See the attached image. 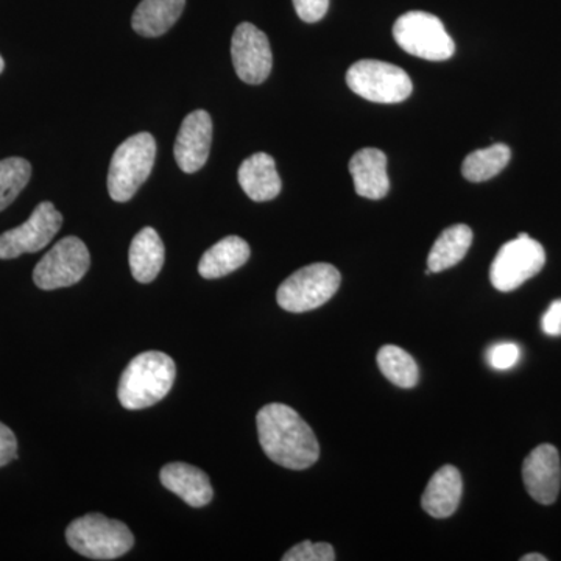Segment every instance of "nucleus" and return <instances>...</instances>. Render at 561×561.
I'll list each match as a JSON object with an SVG mask.
<instances>
[{
  "label": "nucleus",
  "instance_id": "obj_12",
  "mask_svg": "<svg viewBox=\"0 0 561 561\" xmlns=\"http://www.w3.org/2000/svg\"><path fill=\"white\" fill-rule=\"evenodd\" d=\"M210 142H213V121L209 114L205 110L192 111L181 124L175 149H173L181 171L186 173L201 171L208 161Z\"/></svg>",
  "mask_w": 561,
  "mask_h": 561
},
{
  "label": "nucleus",
  "instance_id": "obj_3",
  "mask_svg": "<svg viewBox=\"0 0 561 561\" xmlns=\"http://www.w3.org/2000/svg\"><path fill=\"white\" fill-rule=\"evenodd\" d=\"M66 541L73 551L91 560H114L130 552L135 537L127 524L90 513L69 524Z\"/></svg>",
  "mask_w": 561,
  "mask_h": 561
},
{
  "label": "nucleus",
  "instance_id": "obj_29",
  "mask_svg": "<svg viewBox=\"0 0 561 561\" xmlns=\"http://www.w3.org/2000/svg\"><path fill=\"white\" fill-rule=\"evenodd\" d=\"M542 331L552 337L561 335V300H556L549 306L541 319Z\"/></svg>",
  "mask_w": 561,
  "mask_h": 561
},
{
  "label": "nucleus",
  "instance_id": "obj_28",
  "mask_svg": "<svg viewBox=\"0 0 561 561\" xmlns=\"http://www.w3.org/2000/svg\"><path fill=\"white\" fill-rule=\"evenodd\" d=\"M18 459V438L5 424L0 423V468Z\"/></svg>",
  "mask_w": 561,
  "mask_h": 561
},
{
  "label": "nucleus",
  "instance_id": "obj_26",
  "mask_svg": "<svg viewBox=\"0 0 561 561\" xmlns=\"http://www.w3.org/2000/svg\"><path fill=\"white\" fill-rule=\"evenodd\" d=\"M522 357V348L516 343H496L486 351V360L494 370H511L518 364Z\"/></svg>",
  "mask_w": 561,
  "mask_h": 561
},
{
  "label": "nucleus",
  "instance_id": "obj_20",
  "mask_svg": "<svg viewBox=\"0 0 561 561\" xmlns=\"http://www.w3.org/2000/svg\"><path fill=\"white\" fill-rule=\"evenodd\" d=\"M186 0H142L133 14V31L146 38H157L171 31L180 20Z\"/></svg>",
  "mask_w": 561,
  "mask_h": 561
},
{
  "label": "nucleus",
  "instance_id": "obj_4",
  "mask_svg": "<svg viewBox=\"0 0 561 561\" xmlns=\"http://www.w3.org/2000/svg\"><path fill=\"white\" fill-rule=\"evenodd\" d=\"M157 158V140L150 133H138L117 147L111 160L108 192L114 202L125 203L135 197L146 183Z\"/></svg>",
  "mask_w": 561,
  "mask_h": 561
},
{
  "label": "nucleus",
  "instance_id": "obj_22",
  "mask_svg": "<svg viewBox=\"0 0 561 561\" xmlns=\"http://www.w3.org/2000/svg\"><path fill=\"white\" fill-rule=\"evenodd\" d=\"M511 158L512 150L507 144H493L486 149L471 151L461 164V173L471 183H482L500 175Z\"/></svg>",
  "mask_w": 561,
  "mask_h": 561
},
{
  "label": "nucleus",
  "instance_id": "obj_24",
  "mask_svg": "<svg viewBox=\"0 0 561 561\" xmlns=\"http://www.w3.org/2000/svg\"><path fill=\"white\" fill-rule=\"evenodd\" d=\"M31 176V162L24 158H7L0 161V213L16 201Z\"/></svg>",
  "mask_w": 561,
  "mask_h": 561
},
{
  "label": "nucleus",
  "instance_id": "obj_17",
  "mask_svg": "<svg viewBox=\"0 0 561 561\" xmlns=\"http://www.w3.org/2000/svg\"><path fill=\"white\" fill-rule=\"evenodd\" d=\"M238 180L243 192L253 202H271L278 197L280 187H283L275 160L264 151L251 154L242 162Z\"/></svg>",
  "mask_w": 561,
  "mask_h": 561
},
{
  "label": "nucleus",
  "instance_id": "obj_6",
  "mask_svg": "<svg viewBox=\"0 0 561 561\" xmlns=\"http://www.w3.org/2000/svg\"><path fill=\"white\" fill-rule=\"evenodd\" d=\"M393 38L402 50L427 61L449 60L456 51L443 22L426 11H409L398 18Z\"/></svg>",
  "mask_w": 561,
  "mask_h": 561
},
{
  "label": "nucleus",
  "instance_id": "obj_9",
  "mask_svg": "<svg viewBox=\"0 0 561 561\" xmlns=\"http://www.w3.org/2000/svg\"><path fill=\"white\" fill-rule=\"evenodd\" d=\"M90 250L81 239L68 236L51 247L36 264L33 280L41 290H57L80 283L90 271Z\"/></svg>",
  "mask_w": 561,
  "mask_h": 561
},
{
  "label": "nucleus",
  "instance_id": "obj_13",
  "mask_svg": "<svg viewBox=\"0 0 561 561\" xmlns=\"http://www.w3.org/2000/svg\"><path fill=\"white\" fill-rule=\"evenodd\" d=\"M524 485L535 501L551 505L557 501L561 486L560 454L556 446L540 445L523 463Z\"/></svg>",
  "mask_w": 561,
  "mask_h": 561
},
{
  "label": "nucleus",
  "instance_id": "obj_5",
  "mask_svg": "<svg viewBox=\"0 0 561 561\" xmlns=\"http://www.w3.org/2000/svg\"><path fill=\"white\" fill-rule=\"evenodd\" d=\"M341 272L331 264L306 265L280 284L276 301L284 311L302 313L320 308L341 287Z\"/></svg>",
  "mask_w": 561,
  "mask_h": 561
},
{
  "label": "nucleus",
  "instance_id": "obj_23",
  "mask_svg": "<svg viewBox=\"0 0 561 561\" xmlns=\"http://www.w3.org/2000/svg\"><path fill=\"white\" fill-rule=\"evenodd\" d=\"M378 365L382 375L401 389H412L419 383V365L411 354L400 346H382L378 353Z\"/></svg>",
  "mask_w": 561,
  "mask_h": 561
},
{
  "label": "nucleus",
  "instance_id": "obj_8",
  "mask_svg": "<svg viewBox=\"0 0 561 561\" xmlns=\"http://www.w3.org/2000/svg\"><path fill=\"white\" fill-rule=\"evenodd\" d=\"M545 264L546 251L541 243L531 239L527 232H522L497 251L491 264L490 280L496 290H516L538 275Z\"/></svg>",
  "mask_w": 561,
  "mask_h": 561
},
{
  "label": "nucleus",
  "instance_id": "obj_10",
  "mask_svg": "<svg viewBox=\"0 0 561 561\" xmlns=\"http://www.w3.org/2000/svg\"><path fill=\"white\" fill-rule=\"evenodd\" d=\"M62 216L54 203L43 202L21 227L0 234V260H14L46 249L61 230Z\"/></svg>",
  "mask_w": 561,
  "mask_h": 561
},
{
  "label": "nucleus",
  "instance_id": "obj_30",
  "mask_svg": "<svg viewBox=\"0 0 561 561\" xmlns=\"http://www.w3.org/2000/svg\"><path fill=\"white\" fill-rule=\"evenodd\" d=\"M545 556H541V553H527V556L522 557V561H546Z\"/></svg>",
  "mask_w": 561,
  "mask_h": 561
},
{
  "label": "nucleus",
  "instance_id": "obj_25",
  "mask_svg": "<svg viewBox=\"0 0 561 561\" xmlns=\"http://www.w3.org/2000/svg\"><path fill=\"white\" fill-rule=\"evenodd\" d=\"M335 551L328 542L302 541L283 556V561H334Z\"/></svg>",
  "mask_w": 561,
  "mask_h": 561
},
{
  "label": "nucleus",
  "instance_id": "obj_14",
  "mask_svg": "<svg viewBox=\"0 0 561 561\" xmlns=\"http://www.w3.org/2000/svg\"><path fill=\"white\" fill-rule=\"evenodd\" d=\"M162 485L181 497L191 507H205L214 497L208 474L201 468L183 461L165 465L160 472Z\"/></svg>",
  "mask_w": 561,
  "mask_h": 561
},
{
  "label": "nucleus",
  "instance_id": "obj_7",
  "mask_svg": "<svg viewBox=\"0 0 561 561\" xmlns=\"http://www.w3.org/2000/svg\"><path fill=\"white\" fill-rule=\"evenodd\" d=\"M346 84L354 94L375 103H401L412 94L409 73L379 60L354 62L346 72Z\"/></svg>",
  "mask_w": 561,
  "mask_h": 561
},
{
  "label": "nucleus",
  "instance_id": "obj_27",
  "mask_svg": "<svg viewBox=\"0 0 561 561\" xmlns=\"http://www.w3.org/2000/svg\"><path fill=\"white\" fill-rule=\"evenodd\" d=\"M301 21L313 24L323 20L330 9V0H291Z\"/></svg>",
  "mask_w": 561,
  "mask_h": 561
},
{
  "label": "nucleus",
  "instance_id": "obj_31",
  "mask_svg": "<svg viewBox=\"0 0 561 561\" xmlns=\"http://www.w3.org/2000/svg\"><path fill=\"white\" fill-rule=\"evenodd\" d=\"M3 68H5V62H3V58L0 57V73H2Z\"/></svg>",
  "mask_w": 561,
  "mask_h": 561
},
{
  "label": "nucleus",
  "instance_id": "obj_18",
  "mask_svg": "<svg viewBox=\"0 0 561 561\" xmlns=\"http://www.w3.org/2000/svg\"><path fill=\"white\" fill-rule=\"evenodd\" d=\"M250 254L249 243L239 236H228L203 254L198 273L205 279L224 278L245 265Z\"/></svg>",
  "mask_w": 561,
  "mask_h": 561
},
{
  "label": "nucleus",
  "instance_id": "obj_16",
  "mask_svg": "<svg viewBox=\"0 0 561 561\" xmlns=\"http://www.w3.org/2000/svg\"><path fill=\"white\" fill-rule=\"evenodd\" d=\"M461 491L463 482L459 470L453 465H445L427 483L421 497V507L434 518H449L459 507Z\"/></svg>",
  "mask_w": 561,
  "mask_h": 561
},
{
  "label": "nucleus",
  "instance_id": "obj_1",
  "mask_svg": "<svg viewBox=\"0 0 561 561\" xmlns=\"http://www.w3.org/2000/svg\"><path fill=\"white\" fill-rule=\"evenodd\" d=\"M257 435L265 456L287 470H308L320 457V445L308 423L279 402L264 405L256 416Z\"/></svg>",
  "mask_w": 561,
  "mask_h": 561
},
{
  "label": "nucleus",
  "instance_id": "obj_21",
  "mask_svg": "<svg viewBox=\"0 0 561 561\" xmlns=\"http://www.w3.org/2000/svg\"><path fill=\"white\" fill-rule=\"evenodd\" d=\"M472 243V231L468 225H453L438 236L427 257V268L432 273L448 271L459 264Z\"/></svg>",
  "mask_w": 561,
  "mask_h": 561
},
{
  "label": "nucleus",
  "instance_id": "obj_11",
  "mask_svg": "<svg viewBox=\"0 0 561 561\" xmlns=\"http://www.w3.org/2000/svg\"><path fill=\"white\" fill-rule=\"evenodd\" d=\"M231 57L239 79L249 84H261L272 72L273 55L267 35L256 25H238L231 41Z\"/></svg>",
  "mask_w": 561,
  "mask_h": 561
},
{
  "label": "nucleus",
  "instance_id": "obj_15",
  "mask_svg": "<svg viewBox=\"0 0 561 561\" xmlns=\"http://www.w3.org/2000/svg\"><path fill=\"white\" fill-rule=\"evenodd\" d=\"M354 190L368 201H381L389 194L390 181L387 175V157L379 149H362L350 161Z\"/></svg>",
  "mask_w": 561,
  "mask_h": 561
},
{
  "label": "nucleus",
  "instance_id": "obj_2",
  "mask_svg": "<svg viewBox=\"0 0 561 561\" xmlns=\"http://www.w3.org/2000/svg\"><path fill=\"white\" fill-rule=\"evenodd\" d=\"M176 367L171 356L161 351H147L127 365L121 376V404L128 411L151 408L168 397L175 382Z\"/></svg>",
  "mask_w": 561,
  "mask_h": 561
},
{
  "label": "nucleus",
  "instance_id": "obj_19",
  "mask_svg": "<svg viewBox=\"0 0 561 561\" xmlns=\"http://www.w3.org/2000/svg\"><path fill=\"white\" fill-rule=\"evenodd\" d=\"M164 243L153 228L147 227L135 236L128 253L133 278L149 284L160 275L164 265Z\"/></svg>",
  "mask_w": 561,
  "mask_h": 561
}]
</instances>
